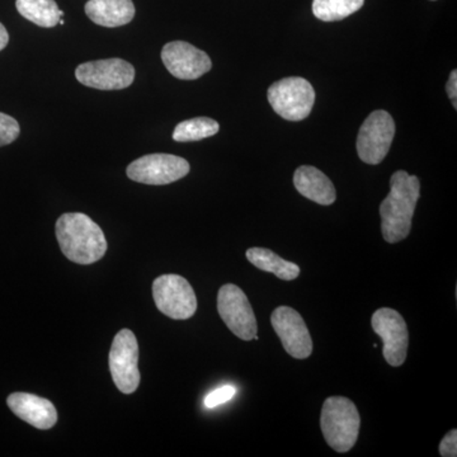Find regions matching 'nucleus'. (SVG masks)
Returning a JSON list of instances; mask_svg holds the SVG:
<instances>
[{
    "mask_svg": "<svg viewBox=\"0 0 457 457\" xmlns=\"http://www.w3.org/2000/svg\"><path fill=\"white\" fill-rule=\"evenodd\" d=\"M420 197V182L416 176L398 170L390 179V192L380 204L381 231L390 245L409 236L414 212Z\"/></svg>",
    "mask_w": 457,
    "mask_h": 457,
    "instance_id": "1",
    "label": "nucleus"
},
{
    "mask_svg": "<svg viewBox=\"0 0 457 457\" xmlns=\"http://www.w3.org/2000/svg\"><path fill=\"white\" fill-rule=\"evenodd\" d=\"M55 231L62 254L74 263H96L106 254L104 230L86 213H64L57 219Z\"/></svg>",
    "mask_w": 457,
    "mask_h": 457,
    "instance_id": "2",
    "label": "nucleus"
},
{
    "mask_svg": "<svg viewBox=\"0 0 457 457\" xmlns=\"http://www.w3.org/2000/svg\"><path fill=\"white\" fill-rule=\"evenodd\" d=\"M321 432L337 453H348L359 438L361 417L356 405L345 396H330L320 416Z\"/></svg>",
    "mask_w": 457,
    "mask_h": 457,
    "instance_id": "3",
    "label": "nucleus"
},
{
    "mask_svg": "<svg viewBox=\"0 0 457 457\" xmlns=\"http://www.w3.org/2000/svg\"><path fill=\"white\" fill-rule=\"evenodd\" d=\"M273 111L288 121H302L312 113L315 90L300 77L285 78L270 87L267 95Z\"/></svg>",
    "mask_w": 457,
    "mask_h": 457,
    "instance_id": "4",
    "label": "nucleus"
},
{
    "mask_svg": "<svg viewBox=\"0 0 457 457\" xmlns=\"http://www.w3.org/2000/svg\"><path fill=\"white\" fill-rule=\"evenodd\" d=\"M156 308L174 320H186L197 311V297L187 279L179 275H163L153 282Z\"/></svg>",
    "mask_w": 457,
    "mask_h": 457,
    "instance_id": "5",
    "label": "nucleus"
},
{
    "mask_svg": "<svg viewBox=\"0 0 457 457\" xmlns=\"http://www.w3.org/2000/svg\"><path fill=\"white\" fill-rule=\"evenodd\" d=\"M110 371L117 389L123 394H132L139 387L141 376L139 345L130 329H122L113 338L110 351Z\"/></svg>",
    "mask_w": 457,
    "mask_h": 457,
    "instance_id": "6",
    "label": "nucleus"
},
{
    "mask_svg": "<svg viewBox=\"0 0 457 457\" xmlns=\"http://www.w3.org/2000/svg\"><path fill=\"white\" fill-rule=\"evenodd\" d=\"M218 312L228 330L237 338L257 341V319L242 288L233 284L222 286L218 294Z\"/></svg>",
    "mask_w": 457,
    "mask_h": 457,
    "instance_id": "7",
    "label": "nucleus"
},
{
    "mask_svg": "<svg viewBox=\"0 0 457 457\" xmlns=\"http://www.w3.org/2000/svg\"><path fill=\"white\" fill-rule=\"evenodd\" d=\"M395 135V122L386 111L369 114L357 137V153L366 164H380L389 153Z\"/></svg>",
    "mask_w": 457,
    "mask_h": 457,
    "instance_id": "8",
    "label": "nucleus"
},
{
    "mask_svg": "<svg viewBox=\"0 0 457 457\" xmlns=\"http://www.w3.org/2000/svg\"><path fill=\"white\" fill-rule=\"evenodd\" d=\"M191 170L189 163L180 156L171 154H147L132 162L126 170L134 182L150 186H164L185 179Z\"/></svg>",
    "mask_w": 457,
    "mask_h": 457,
    "instance_id": "9",
    "label": "nucleus"
},
{
    "mask_svg": "<svg viewBox=\"0 0 457 457\" xmlns=\"http://www.w3.org/2000/svg\"><path fill=\"white\" fill-rule=\"evenodd\" d=\"M78 82L98 90L129 88L135 80V68L126 60L104 59L83 62L75 71Z\"/></svg>",
    "mask_w": 457,
    "mask_h": 457,
    "instance_id": "10",
    "label": "nucleus"
},
{
    "mask_svg": "<svg viewBox=\"0 0 457 457\" xmlns=\"http://www.w3.org/2000/svg\"><path fill=\"white\" fill-rule=\"evenodd\" d=\"M376 335L383 339L384 359L393 368L404 365L407 360L409 332L404 318L390 308H381L371 318Z\"/></svg>",
    "mask_w": 457,
    "mask_h": 457,
    "instance_id": "11",
    "label": "nucleus"
},
{
    "mask_svg": "<svg viewBox=\"0 0 457 457\" xmlns=\"http://www.w3.org/2000/svg\"><path fill=\"white\" fill-rule=\"evenodd\" d=\"M270 324L278 333L285 351L291 357L305 360L312 356L311 332L302 315L290 306H279L270 315Z\"/></svg>",
    "mask_w": 457,
    "mask_h": 457,
    "instance_id": "12",
    "label": "nucleus"
},
{
    "mask_svg": "<svg viewBox=\"0 0 457 457\" xmlns=\"http://www.w3.org/2000/svg\"><path fill=\"white\" fill-rule=\"evenodd\" d=\"M162 60L167 71L180 80H195L209 73L212 62L204 51L185 41H171L164 45Z\"/></svg>",
    "mask_w": 457,
    "mask_h": 457,
    "instance_id": "13",
    "label": "nucleus"
},
{
    "mask_svg": "<svg viewBox=\"0 0 457 457\" xmlns=\"http://www.w3.org/2000/svg\"><path fill=\"white\" fill-rule=\"evenodd\" d=\"M7 404L23 422L37 429L53 428L57 422L55 405L50 400L29 393H13L8 396Z\"/></svg>",
    "mask_w": 457,
    "mask_h": 457,
    "instance_id": "14",
    "label": "nucleus"
},
{
    "mask_svg": "<svg viewBox=\"0 0 457 457\" xmlns=\"http://www.w3.org/2000/svg\"><path fill=\"white\" fill-rule=\"evenodd\" d=\"M294 185L300 195L314 203L323 206L335 204L337 198L335 186L332 180L318 168L312 165L297 168L294 174Z\"/></svg>",
    "mask_w": 457,
    "mask_h": 457,
    "instance_id": "15",
    "label": "nucleus"
},
{
    "mask_svg": "<svg viewBox=\"0 0 457 457\" xmlns=\"http://www.w3.org/2000/svg\"><path fill=\"white\" fill-rule=\"evenodd\" d=\"M84 11L93 23L108 29L129 25L137 13L132 0H88Z\"/></svg>",
    "mask_w": 457,
    "mask_h": 457,
    "instance_id": "16",
    "label": "nucleus"
},
{
    "mask_svg": "<svg viewBox=\"0 0 457 457\" xmlns=\"http://www.w3.org/2000/svg\"><path fill=\"white\" fill-rule=\"evenodd\" d=\"M246 260L258 270L273 273L276 278L284 281H294L300 276V267L296 263L284 260L270 249L249 248L246 251Z\"/></svg>",
    "mask_w": 457,
    "mask_h": 457,
    "instance_id": "17",
    "label": "nucleus"
},
{
    "mask_svg": "<svg viewBox=\"0 0 457 457\" xmlns=\"http://www.w3.org/2000/svg\"><path fill=\"white\" fill-rule=\"evenodd\" d=\"M16 8L21 16L44 29L59 25L64 14L55 0H16Z\"/></svg>",
    "mask_w": 457,
    "mask_h": 457,
    "instance_id": "18",
    "label": "nucleus"
},
{
    "mask_svg": "<svg viewBox=\"0 0 457 457\" xmlns=\"http://www.w3.org/2000/svg\"><path fill=\"white\" fill-rule=\"evenodd\" d=\"M220 130V125L209 117H196L186 120L176 126L173 132V140L177 143H191L212 137Z\"/></svg>",
    "mask_w": 457,
    "mask_h": 457,
    "instance_id": "19",
    "label": "nucleus"
},
{
    "mask_svg": "<svg viewBox=\"0 0 457 457\" xmlns=\"http://www.w3.org/2000/svg\"><path fill=\"white\" fill-rule=\"evenodd\" d=\"M365 0H312V13L323 22H337L356 13Z\"/></svg>",
    "mask_w": 457,
    "mask_h": 457,
    "instance_id": "20",
    "label": "nucleus"
},
{
    "mask_svg": "<svg viewBox=\"0 0 457 457\" xmlns=\"http://www.w3.org/2000/svg\"><path fill=\"white\" fill-rule=\"evenodd\" d=\"M21 134V126L16 119L0 112V147L9 145L18 139Z\"/></svg>",
    "mask_w": 457,
    "mask_h": 457,
    "instance_id": "21",
    "label": "nucleus"
},
{
    "mask_svg": "<svg viewBox=\"0 0 457 457\" xmlns=\"http://www.w3.org/2000/svg\"><path fill=\"white\" fill-rule=\"evenodd\" d=\"M236 393V387L231 386V385H225V386L219 387V389L210 393L209 395L204 398V405H206L207 408L218 407V405L224 404V403L233 399Z\"/></svg>",
    "mask_w": 457,
    "mask_h": 457,
    "instance_id": "22",
    "label": "nucleus"
},
{
    "mask_svg": "<svg viewBox=\"0 0 457 457\" xmlns=\"http://www.w3.org/2000/svg\"><path fill=\"white\" fill-rule=\"evenodd\" d=\"M440 455L442 457L457 456V431L453 429L442 438L440 444Z\"/></svg>",
    "mask_w": 457,
    "mask_h": 457,
    "instance_id": "23",
    "label": "nucleus"
},
{
    "mask_svg": "<svg viewBox=\"0 0 457 457\" xmlns=\"http://www.w3.org/2000/svg\"><path fill=\"white\" fill-rule=\"evenodd\" d=\"M447 95L451 101H453V108H457L456 98H457V71H453L450 74L449 82H447L446 86Z\"/></svg>",
    "mask_w": 457,
    "mask_h": 457,
    "instance_id": "24",
    "label": "nucleus"
},
{
    "mask_svg": "<svg viewBox=\"0 0 457 457\" xmlns=\"http://www.w3.org/2000/svg\"><path fill=\"white\" fill-rule=\"evenodd\" d=\"M9 42V33L7 29L0 23V51L4 50L7 47Z\"/></svg>",
    "mask_w": 457,
    "mask_h": 457,
    "instance_id": "25",
    "label": "nucleus"
}]
</instances>
